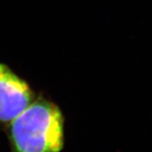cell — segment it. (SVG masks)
Masks as SVG:
<instances>
[{"instance_id": "1", "label": "cell", "mask_w": 152, "mask_h": 152, "mask_svg": "<svg viewBox=\"0 0 152 152\" xmlns=\"http://www.w3.org/2000/svg\"><path fill=\"white\" fill-rule=\"evenodd\" d=\"M4 129L10 152H62L65 146L64 114L42 93Z\"/></svg>"}, {"instance_id": "2", "label": "cell", "mask_w": 152, "mask_h": 152, "mask_svg": "<svg viewBox=\"0 0 152 152\" xmlns=\"http://www.w3.org/2000/svg\"><path fill=\"white\" fill-rule=\"evenodd\" d=\"M37 96L25 79L6 64L0 63V127L5 128Z\"/></svg>"}]
</instances>
